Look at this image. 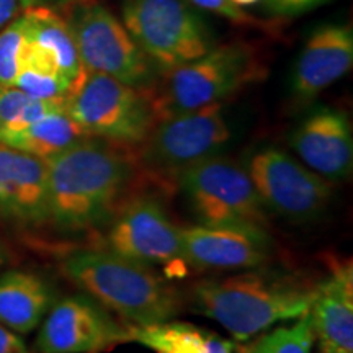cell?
I'll use <instances>...</instances> for the list:
<instances>
[{
  "label": "cell",
  "mask_w": 353,
  "mask_h": 353,
  "mask_svg": "<svg viewBox=\"0 0 353 353\" xmlns=\"http://www.w3.org/2000/svg\"><path fill=\"white\" fill-rule=\"evenodd\" d=\"M265 12L275 19H296L319 8L330 0H262Z\"/></svg>",
  "instance_id": "26"
},
{
  "label": "cell",
  "mask_w": 353,
  "mask_h": 353,
  "mask_svg": "<svg viewBox=\"0 0 353 353\" xmlns=\"http://www.w3.org/2000/svg\"><path fill=\"white\" fill-rule=\"evenodd\" d=\"M77 2H83V0H70V6H72V3H77Z\"/></svg>",
  "instance_id": "33"
},
{
  "label": "cell",
  "mask_w": 353,
  "mask_h": 353,
  "mask_svg": "<svg viewBox=\"0 0 353 353\" xmlns=\"http://www.w3.org/2000/svg\"><path fill=\"white\" fill-rule=\"evenodd\" d=\"M3 263H6V255H3V249L2 245H0V268H2Z\"/></svg>",
  "instance_id": "32"
},
{
  "label": "cell",
  "mask_w": 353,
  "mask_h": 353,
  "mask_svg": "<svg viewBox=\"0 0 353 353\" xmlns=\"http://www.w3.org/2000/svg\"><path fill=\"white\" fill-rule=\"evenodd\" d=\"M65 10L85 72L105 74L139 90L154 85L161 72L107 7L83 0Z\"/></svg>",
  "instance_id": "7"
},
{
  "label": "cell",
  "mask_w": 353,
  "mask_h": 353,
  "mask_svg": "<svg viewBox=\"0 0 353 353\" xmlns=\"http://www.w3.org/2000/svg\"><path fill=\"white\" fill-rule=\"evenodd\" d=\"M51 304V288L34 273L10 270L0 275V324L12 332H33Z\"/></svg>",
  "instance_id": "19"
},
{
  "label": "cell",
  "mask_w": 353,
  "mask_h": 353,
  "mask_svg": "<svg viewBox=\"0 0 353 353\" xmlns=\"http://www.w3.org/2000/svg\"><path fill=\"white\" fill-rule=\"evenodd\" d=\"M37 353H100L131 341V325L87 294L51 304L38 325Z\"/></svg>",
  "instance_id": "10"
},
{
  "label": "cell",
  "mask_w": 353,
  "mask_h": 353,
  "mask_svg": "<svg viewBox=\"0 0 353 353\" xmlns=\"http://www.w3.org/2000/svg\"><path fill=\"white\" fill-rule=\"evenodd\" d=\"M61 270L131 327L172 321L182 307L179 291L161 273L107 249L74 250L61 262Z\"/></svg>",
  "instance_id": "2"
},
{
  "label": "cell",
  "mask_w": 353,
  "mask_h": 353,
  "mask_svg": "<svg viewBox=\"0 0 353 353\" xmlns=\"http://www.w3.org/2000/svg\"><path fill=\"white\" fill-rule=\"evenodd\" d=\"M23 10L33 7H46L57 10V8H68L70 6V0H20Z\"/></svg>",
  "instance_id": "30"
},
{
  "label": "cell",
  "mask_w": 353,
  "mask_h": 353,
  "mask_svg": "<svg viewBox=\"0 0 353 353\" xmlns=\"http://www.w3.org/2000/svg\"><path fill=\"white\" fill-rule=\"evenodd\" d=\"M314 342V329L311 314L307 312L293 325L263 335L249 353H311Z\"/></svg>",
  "instance_id": "23"
},
{
  "label": "cell",
  "mask_w": 353,
  "mask_h": 353,
  "mask_svg": "<svg viewBox=\"0 0 353 353\" xmlns=\"http://www.w3.org/2000/svg\"><path fill=\"white\" fill-rule=\"evenodd\" d=\"M317 286L276 273L245 272L200 281L193 304L201 314L245 342L278 322L299 319L311 311Z\"/></svg>",
  "instance_id": "3"
},
{
  "label": "cell",
  "mask_w": 353,
  "mask_h": 353,
  "mask_svg": "<svg viewBox=\"0 0 353 353\" xmlns=\"http://www.w3.org/2000/svg\"><path fill=\"white\" fill-rule=\"evenodd\" d=\"M176 182L201 224H255L265 228V206L247 169L211 156L190 165Z\"/></svg>",
  "instance_id": "9"
},
{
  "label": "cell",
  "mask_w": 353,
  "mask_h": 353,
  "mask_svg": "<svg viewBox=\"0 0 353 353\" xmlns=\"http://www.w3.org/2000/svg\"><path fill=\"white\" fill-rule=\"evenodd\" d=\"M21 10L20 0H0V30L15 20Z\"/></svg>",
  "instance_id": "29"
},
{
  "label": "cell",
  "mask_w": 353,
  "mask_h": 353,
  "mask_svg": "<svg viewBox=\"0 0 353 353\" xmlns=\"http://www.w3.org/2000/svg\"><path fill=\"white\" fill-rule=\"evenodd\" d=\"M46 170L48 223L64 232H83L110 218L132 164L113 143L88 136L46 159Z\"/></svg>",
  "instance_id": "1"
},
{
  "label": "cell",
  "mask_w": 353,
  "mask_h": 353,
  "mask_svg": "<svg viewBox=\"0 0 353 353\" xmlns=\"http://www.w3.org/2000/svg\"><path fill=\"white\" fill-rule=\"evenodd\" d=\"M83 138L88 136L68 113L56 112L39 118L19 131L2 136L0 144L46 161Z\"/></svg>",
  "instance_id": "21"
},
{
  "label": "cell",
  "mask_w": 353,
  "mask_h": 353,
  "mask_svg": "<svg viewBox=\"0 0 353 353\" xmlns=\"http://www.w3.org/2000/svg\"><path fill=\"white\" fill-rule=\"evenodd\" d=\"M291 148L303 164L325 180H343L353 165V134L348 117L341 110L317 108L296 126Z\"/></svg>",
  "instance_id": "15"
},
{
  "label": "cell",
  "mask_w": 353,
  "mask_h": 353,
  "mask_svg": "<svg viewBox=\"0 0 353 353\" xmlns=\"http://www.w3.org/2000/svg\"><path fill=\"white\" fill-rule=\"evenodd\" d=\"M0 216L25 228L48 223L44 159L0 144Z\"/></svg>",
  "instance_id": "16"
},
{
  "label": "cell",
  "mask_w": 353,
  "mask_h": 353,
  "mask_svg": "<svg viewBox=\"0 0 353 353\" xmlns=\"http://www.w3.org/2000/svg\"><path fill=\"white\" fill-rule=\"evenodd\" d=\"M263 76L265 68L254 48L236 41L219 44L195 61L161 72L145 92L159 121L176 113L223 103Z\"/></svg>",
  "instance_id": "4"
},
{
  "label": "cell",
  "mask_w": 353,
  "mask_h": 353,
  "mask_svg": "<svg viewBox=\"0 0 353 353\" xmlns=\"http://www.w3.org/2000/svg\"><path fill=\"white\" fill-rule=\"evenodd\" d=\"M231 138L223 103L176 113L156 121L141 143V164L161 179H175L187 167L216 156Z\"/></svg>",
  "instance_id": "8"
},
{
  "label": "cell",
  "mask_w": 353,
  "mask_h": 353,
  "mask_svg": "<svg viewBox=\"0 0 353 353\" xmlns=\"http://www.w3.org/2000/svg\"><path fill=\"white\" fill-rule=\"evenodd\" d=\"M182 260L201 270L257 268L270 255V236L255 224H198L180 229Z\"/></svg>",
  "instance_id": "13"
},
{
  "label": "cell",
  "mask_w": 353,
  "mask_h": 353,
  "mask_svg": "<svg viewBox=\"0 0 353 353\" xmlns=\"http://www.w3.org/2000/svg\"><path fill=\"white\" fill-rule=\"evenodd\" d=\"M319 353H353V268L342 265L317 286L311 311Z\"/></svg>",
  "instance_id": "18"
},
{
  "label": "cell",
  "mask_w": 353,
  "mask_h": 353,
  "mask_svg": "<svg viewBox=\"0 0 353 353\" xmlns=\"http://www.w3.org/2000/svg\"><path fill=\"white\" fill-rule=\"evenodd\" d=\"M21 20L25 32L21 68L57 74L74 85L83 69L65 19L52 8L33 7L26 8Z\"/></svg>",
  "instance_id": "17"
},
{
  "label": "cell",
  "mask_w": 353,
  "mask_h": 353,
  "mask_svg": "<svg viewBox=\"0 0 353 353\" xmlns=\"http://www.w3.org/2000/svg\"><path fill=\"white\" fill-rule=\"evenodd\" d=\"M247 174L265 208L285 218H316L330 200L327 180L281 149L267 148L255 152Z\"/></svg>",
  "instance_id": "11"
},
{
  "label": "cell",
  "mask_w": 353,
  "mask_h": 353,
  "mask_svg": "<svg viewBox=\"0 0 353 353\" xmlns=\"http://www.w3.org/2000/svg\"><path fill=\"white\" fill-rule=\"evenodd\" d=\"M65 113L87 136L118 145L141 144L157 121L148 92L85 70L65 97Z\"/></svg>",
  "instance_id": "5"
},
{
  "label": "cell",
  "mask_w": 353,
  "mask_h": 353,
  "mask_svg": "<svg viewBox=\"0 0 353 353\" xmlns=\"http://www.w3.org/2000/svg\"><path fill=\"white\" fill-rule=\"evenodd\" d=\"M56 112H65V99H33L13 85H0V138Z\"/></svg>",
  "instance_id": "22"
},
{
  "label": "cell",
  "mask_w": 353,
  "mask_h": 353,
  "mask_svg": "<svg viewBox=\"0 0 353 353\" xmlns=\"http://www.w3.org/2000/svg\"><path fill=\"white\" fill-rule=\"evenodd\" d=\"M105 245L110 252L149 267L182 259L180 228L152 196H138L123 206L105 236Z\"/></svg>",
  "instance_id": "12"
},
{
  "label": "cell",
  "mask_w": 353,
  "mask_h": 353,
  "mask_svg": "<svg viewBox=\"0 0 353 353\" xmlns=\"http://www.w3.org/2000/svg\"><path fill=\"white\" fill-rule=\"evenodd\" d=\"M121 19L159 72L195 61L216 46L187 0H121Z\"/></svg>",
  "instance_id": "6"
},
{
  "label": "cell",
  "mask_w": 353,
  "mask_h": 353,
  "mask_svg": "<svg viewBox=\"0 0 353 353\" xmlns=\"http://www.w3.org/2000/svg\"><path fill=\"white\" fill-rule=\"evenodd\" d=\"M25 32L23 20L17 17L0 30V85H13L21 68Z\"/></svg>",
  "instance_id": "24"
},
{
  "label": "cell",
  "mask_w": 353,
  "mask_h": 353,
  "mask_svg": "<svg viewBox=\"0 0 353 353\" xmlns=\"http://www.w3.org/2000/svg\"><path fill=\"white\" fill-rule=\"evenodd\" d=\"M131 341L154 353H234V343L188 322L167 321L131 327Z\"/></svg>",
  "instance_id": "20"
},
{
  "label": "cell",
  "mask_w": 353,
  "mask_h": 353,
  "mask_svg": "<svg viewBox=\"0 0 353 353\" xmlns=\"http://www.w3.org/2000/svg\"><path fill=\"white\" fill-rule=\"evenodd\" d=\"M192 7L198 8V10H205L214 15L223 17L234 23H252L254 19L242 10L241 7H237L236 3H232L231 0H187Z\"/></svg>",
  "instance_id": "27"
},
{
  "label": "cell",
  "mask_w": 353,
  "mask_h": 353,
  "mask_svg": "<svg viewBox=\"0 0 353 353\" xmlns=\"http://www.w3.org/2000/svg\"><path fill=\"white\" fill-rule=\"evenodd\" d=\"M353 64V30L347 23H324L309 33L291 76V95L306 105L345 76Z\"/></svg>",
  "instance_id": "14"
},
{
  "label": "cell",
  "mask_w": 353,
  "mask_h": 353,
  "mask_svg": "<svg viewBox=\"0 0 353 353\" xmlns=\"http://www.w3.org/2000/svg\"><path fill=\"white\" fill-rule=\"evenodd\" d=\"M13 87L20 88L21 92L33 97V99L41 100L65 99L69 95L70 88H72L70 82L65 81L63 76L32 68L20 69Z\"/></svg>",
  "instance_id": "25"
},
{
  "label": "cell",
  "mask_w": 353,
  "mask_h": 353,
  "mask_svg": "<svg viewBox=\"0 0 353 353\" xmlns=\"http://www.w3.org/2000/svg\"><path fill=\"white\" fill-rule=\"evenodd\" d=\"M0 353H33L19 334L0 324Z\"/></svg>",
  "instance_id": "28"
},
{
  "label": "cell",
  "mask_w": 353,
  "mask_h": 353,
  "mask_svg": "<svg viewBox=\"0 0 353 353\" xmlns=\"http://www.w3.org/2000/svg\"><path fill=\"white\" fill-rule=\"evenodd\" d=\"M232 3H236L237 7H250V6H255V3L262 2V0H231Z\"/></svg>",
  "instance_id": "31"
}]
</instances>
